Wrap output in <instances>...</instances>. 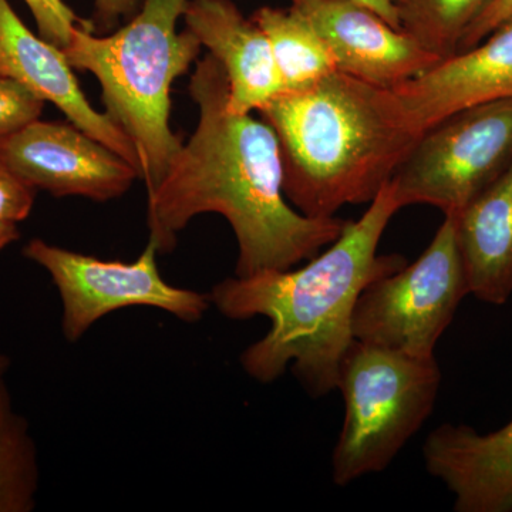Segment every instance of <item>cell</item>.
Returning a JSON list of instances; mask_svg holds the SVG:
<instances>
[{
	"label": "cell",
	"mask_w": 512,
	"mask_h": 512,
	"mask_svg": "<svg viewBox=\"0 0 512 512\" xmlns=\"http://www.w3.org/2000/svg\"><path fill=\"white\" fill-rule=\"evenodd\" d=\"M10 365H12V360L5 353L0 352V380H5L6 375L9 373Z\"/></svg>",
	"instance_id": "cell-26"
},
{
	"label": "cell",
	"mask_w": 512,
	"mask_h": 512,
	"mask_svg": "<svg viewBox=\"0 0 512 512\" xmlns=\"http://www.w3.org/2000/svg\"><path fill=\"white\" fill-rule=\"evenodd\" d=\"M39 454L28 420L0 380V512H32L39 493Z\"/></svg>",
	"instance_id": "cell-17"
},
{
	"label": "cell",
	"mask_w": 512,
	"mask_h": 512,
	"mask_svg": "<svg viewBox=\"0 0 512 512\" xmlns=\"http://www.w3.org/2000/svg\"><path fill=\"white\" fill-rule=\"evenodd\" d=\"M36 188L0 161V222L15 224L25 221L35 204Z\"/></svg>",
	"instance_id": "cell-21"
},
{
	"label": "cell",
	"mask_w": 512,
	"mask_h": 512,
	"mask_svg": "<svg viewBox=\"0 0 512 512\" xmlns=\"http://www.w3.org/2000/svg\"><path fill=\"white\" fill-rule=\"evenodd\" d=\"M25 3L35 18L39 36L59 49H66L77 26L94 29L92 20L77 16L64 0H25Z\"/></svg>",
	"instance_id": "cell-20"
},
{
	"label": "cell",
	"mask_w": 512,
	"mask_h": 512,
	"mask_svg": "<svg viewBox=\"0 0 512 512\" xmlns=\"http://www.w3.org/2000/svg\"><path fill=\"white\" fill-rule=\"evenodd\" d=\"M0 161L36 190L59 198L110 201L140 178L133 164L73 123L33 121L0 141Z\"/></svg>",
	"instance_id": "cell-9"
},
{
	"label": "cell",
	"mask_w": 512,
	"mask_h": 512,
	"mask_svg": "<svg viewBox=\"0 0 512 512\" xmlns=\"http://www.w3.org/2000/svg\"><path fill=\"white\" fill-rule=\"evenodd\" d=\"M23 255L45 269L62 301V332L79 342L97 320L120 309L146 306L197 323L211 306L210 293L168 284L158 269L156 245L148 241L137 261H104L32 239Z\"/></svg>",
	"instance_id": "cell-8"
},
{
	"label": "cell",
	"mask_w": 512,
	"mask_h": 512,
	"mask_svg": "<svg viewBox=\"0 0 512 512\" xmlns=\"http://www.w3.org/2000/svg\"><path fill=\"white\" fill-rule=\"evenodd\" d=\"M143 0H94V29L110 32L119 26L121 18L131 19Z\"/></svg>",
	"instance_id": "cell-23"
},
{
	"label": "cell",
	"mask_w": 512,
	"mask_h": 512,
	"mask_svg": "<svg viewBox=\"0 0 512 512\" xmlns=\"http://www.w3.org/2000/svg\"><path fill=\"white\" fill-rule=\"evenodd\" d=\"M512 163V99L444 117L424 131L390 184L402 208L431 205L456 217Z\"/></svg>",
	"instance_id": "cell-6"
},
{
	"label": "cell",
	"mask_w": 512,
	"mask_h": 512,
	"mask_svg": "<svg viewBox=\"0 0 512 512\" xmlns=\"http://www.w3.org/2000/svg\"><path fill=\"white\" fill-rule=\"evenodd\" d=\"M468 293L456 222L446 215L413 264L376 279L362 292L353 311V338L410 356H434Z\"/></svg>",
	"instance_id": "cell-7"
},
{
	"label": "cell",
	"mask_w": 512,
	"mask_h": 512,
	"mask_svg": "<svg viewBox=\"0 0 512 512\" xmlns=\"http://www.w3.org/2000/svg\"><path fill=\"white\" fill-rule=\"evenodd\" d=\"M393 92L420 136L458 110L512 99V16L478 45L439 60Z\"/></svg>",
	"instance_id": "cell-11"
},
{
	"label": "cell",
	"mask_w": 512,
	"mask_h": 512,
	"mask_svg": "<svg viewBox=\"0 0 512 512\" xmlns=\"http://www.w3.org/2000/svg\"><path fill=\"white\" fill-rule=\"evenodd\" d=\"M43 106L28 87L0 74V141L39 120Z\"/></svg>",
	"instance_id": "cell-19"
},
{
	"label": "cell",
	"mask_w": 512,
	"mask_h": 512,
	"mask_svg": "<svg viewBox=\"0 0 512 512\" xmlns=\"http://www.w3.org/2000/svg\"><path fill=\"white\" fill-rule=\"evenodd\" d=\"M512 16V0H494L487 9L481 13L480 18L466 30L460 43H458L457 52L471 49L478 45L481 40L490 35L495 28L510 19Z\"/></svg>",
	"instance_id": "cell-22"
},
{
	"label": "cell",
	"mask_w": 512,
	"mask_h": 512,
	"mask_svg": "<svg viewBox=\"0 0 512 512\" xmlns=\"http://www.w3.org/2000/svg\"><path fill=\"white\" fill-rule=\"evenodd\" d=\"M18 225L0 222V251L19 238Z\"/></svg>",
	"instance_id": "cell-25"
},
{
	"label": "cell",
	"mask_w": 512,
	"mask_h": 512,
	"mask_svg": "<svg viewBox=\"0 0 512 512\" xmlns=\"http://www.w3.org/2000/svg\"><path fill=\"white\" fill-rule=\"evenodd\" d=\"M315 28L338 72L376 86H399L439 62L402 29L356 0H289Z\"/></svg>",
	"instance_id": "cell-10"
},
{
	"label": "cell",
	"mask_w": 512,
	"mask_h": 512,
	"mask_svg": "<svg viewBox=\"0 0 512 512\" xmlns=\"http://www.w3.org/2000/svg\"><path fill=\"white\" fill-rule=\"evenodd\" d=\"M494 0H393L400 29L424 49L447 59L466 30Z\"/></svg>",
	"instance_id": "cell-18"
},
{
	"label": "cell",
	"mask_w": 512,
	"mask_h": 512,
	"mask_svg": "<svg viewBox=\"0 0 512 512\" xmlns=\"http://www.w3.org/2000/svg\"><path fill=\"white\" fill-rule=\"evenodd\" d=\"M190 94L197 128L147 192L148 241L158 254H170L188 222L208 212L234 231L239 278L293 268L339 238L348 221L306 217L288 201L275 131L252 113L228 110L227 73L210 53L195 66Z\"/></svg>",
	"instance_id": "cell-1"
},
{
	"label": "cell",
	"mask_w": 512,
	"mask_h": 512,
	"mask_svg": "<svg viewBox=\"0 0 512 512\" xmlns=\"http://www.w3.org/2000/svg\"><path fill=\"white\" fill-rule=\"evenodd\" d=\"M190 0H143L124 28L96 36L77 26L63 50L70 66L99 80L106 114L130 138L141 180L151 192L180 151L170 126L171 87L190 70L201 43L190 30L177 33Z\"/></svg>",
	"instance_id": "cell-4"
},
{
	"label": "cell",
	"mask_w": 512,
	"mask_h": 512,
	"mask_svg": "<svg viewBox=\"0 0 512 512\" xmlns=\"http://www.w3.org/2000/svg\"><path fill=\"white\" fill-rule=\"evenodd\" d=\"M372 10H375L377 15L382 16L387 23L393 28L400 29L399 18H397L396 8H394L393 0H356Z\"/></svg>",
	"instance_id": "cell-24"
},
{
	"label": "cell",
	"mask_w": 512,
	"mask_h": 512,
	"mask_svg": "<svg viewBox=\"0 0 512 512\" xmlns=\"http://www.w3.org/2000/svg\"><path fill=\"white\" fill-rule=\"evenodd\" d=\"M251 18L268 37L281 77L282 93L305 89L338 72L322 37L291 6L288 9L262 6Z\"/></svg>",
	"instance_id": "cell-16"
},
{
	"label": "cell",
	"mask_w": 512,
	"mask_h": 512,
	"mask_svg": "<svg viewBox=\"0 0 512 512\" xmlns=\"http://www.w3.org/2000/svg\"><path fill=\"white\" fill-rule=\"evenodd\" d=\"M440 384L436 356L353 340L336 383L346 412L333 450V483L346 487L386 470L433 413Z\"/></svg>",
	"instance_id": "cell-5"
},
{
	"label": "cell",
	"mask_w": 512,
	"mask_h": 512,
	"mask_svg": "<svg viewBox=\"0 0 512 512\" xmlns=\"http://www.w3.org/2000/svg\"><path fill=\"white\" fill-rule=\"evenodd\" d=\"M453 218L468 291L504 305L512 296V163Z\"/></svg>",
	"instance_id": "cell-15"
},
{
	"label": "cell",
	"mask_w": 512,
	"mask_h": 512,
	"mask_svg": "<svg viewBox=\"0 0 512 512\" xmlns=\"http://www.w3.org/2000/svg\"><path fill=\"white\" fill-rule=\"evenodd\" d=\"M258 113L278 137L286 198L311 218L370 204L420 137L393 89L342 72L278 94Z\"/></svg>",
	"instance_id": "cell-3"
},
{
	"label": "cell",
	"mask_w": 512,
	"mask_h": 512,
	"mask_svg": "<svg viewBox=\"0 0 512 512\" xmlns=\"http://www.w3.org/2000/svg\"><path fill=\"white\" fill-rule=\"evenodd\" d=\"M0 74L28 87L39 99L55 104L70 123L140 171L136 147L106 113L87 101L63 50L33 35L8 0H0Z\"/></svg>",
	"instance_id": "cell-12"
},
{
	"label": "cell",
	"mask_w": 512,
	"mask_h": 512,
	"mask_svg": "<svg viewBox=\"0 0 512 512\" xmlns=\"http://www.w3.org/2000/svg\"><path fill=\"white\" fill-rule=\"evenodd\" d=\"M430 476L454 495L457 512H512V420L481 434L464 424H441L423 446Z\"/></svg>",
	"instance_id": "cell-13"
},
{
	"label": "cell",
	"mask_w": 512,
	"mask_h": 512,
	"mask_svg": "<svg viewBox=\"0 0 512 512\" xmlns=\"http://www.w3.org/2000/svg\"><path fill=\"white\" fill-rule=\"evenodd\" d=\"M402 210L393 185H384L365 214L346 222L342 234L302 268L269 269L224 279L210 292L228 319L265 316L271 329L242 352V369L272 383L288 367L313 397L336 390L339 366L352 345L357 299L376 279L406 265L402 255L377 252L387 225Z\"/></svg>",
	"instance_id": "cell-2"
},
{
	"label": "cell",
	"mask_w": 512,
	"mask_h": 512,
	"mask_svg": "<svg viewBox=\"0 0 512 512\" xmlns=\"http://www.w3.org/2000/svg\"><path fill=\"white\" fill-rule=\"evenodd\" d=\"M184 20L224 67L232 114L254 113L282 93L268 37L232 0H190Z\"/></svg>",
	"instance_id": "cell-14"
}]
</instances>
